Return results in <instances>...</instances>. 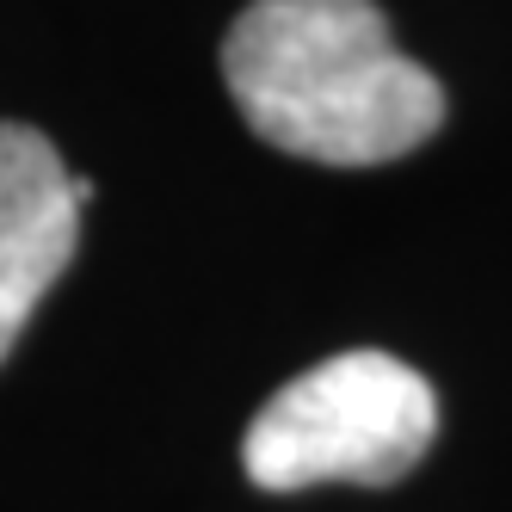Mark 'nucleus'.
<instances>
[{"label":"nucleus","instance_id":"obj_1","mask_svg":"<svg viewBox=\"0 0 512 512\" xmlns=\"http://www.w3.org/2000/svg\"><path fill=\"white\" fill-rule=\"evenodd\" d=\"M247 130L321 167H383L445 124V87L395 50L377 0H247L223 38Z\"/></svg>","mask_w":512,"mask_h":512},{"label":"nucleus","instance_id":"obj_3","mask_svg":"<svg viewBox=\"0 0 512 512\" xmlns=\"http://www.w3.org/2000/svg\"><path fill=\"white\" fill-rule=\"evenodd\" d=\"M81 210L56 142L31 124H0V364L75 260Z\"/></svg>","mask_w":512,"mask_h":512},{"label":"nucleus","instance_id":"obj_2","mask_svg":"<svg viewBox=\"0 0 512 512\" xmlns=\"http://www.w3.org/2000/svg\"><path fill=\"white\" fill-rule=\"evenodd\" d=\"M438 438L432 383L395 352H340L290 377L241 438V469L266 494L315 482H401Z\"/></svg>","mask_w":512,"mask_h":512}]
</instances>
